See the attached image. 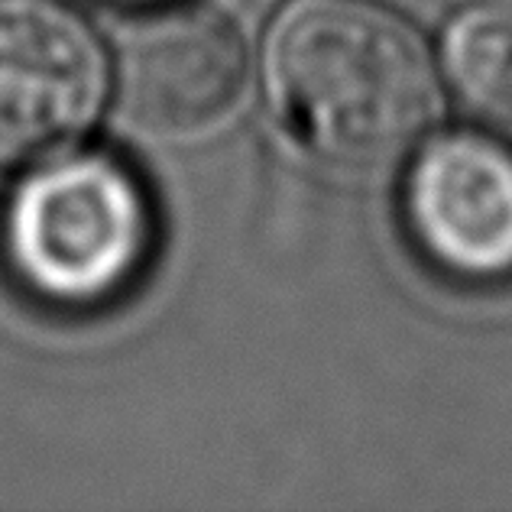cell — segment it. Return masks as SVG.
<instances>
[{
    "mask_svg": "<svg viewBox=\"0 0 512 512\" xmlns=\"http://www.w3.org/2000/svg\"><path fill=\"white\" fill-rule=\"evenodd\" d=\"M444 62L467 107L512 127V7L464 13L448 30Z\"/></svg>",
    "mask_w": 512,
    "mask_h": 512,
    "instance_id": "6",
    "label": "cell"
},
{
    "mask_svg": "<svg viewBox=\"0 0 512 512\" xmlns=\"http://www.w3.org/2000/svg\"><path fill=\"white\" fill-rule=\"evenodd\" d=\"M263 78L292 137L344 169L393 163L438 98L422 36L376 0H286L263 39Z\"/></svg>",
    "mask_w": 512,
    "mask_h": 512,
    "instance_id": "1",
    "label": "cell"
},
{
    "mask_svg": "<svg viewBox=\"0 0 512 512\" xmlns=\"http://www.w3.org/2000/svg\"><path fill=\"white\" fill-rule=\"evenodd\" d=\"M107 94V59L62 0H0V166L75 143Z\"/></svg>",
    "mask_w": 512,
    "mask_h": 512,
    "instance_id": "3",
    "label": "cell"
},
{
    "mask_svg": "<svg viewBox=\"0 0 512 512\" xmlns=\"http://www.w3.org/2000/svg\"><path fill=\"white\" fill-rule=\"evenodd\" d=\"M156 237L153 205L124 163L78 153L43 163L13 188L4 260L39 302L94 308L133 286Z\"/></svg>",
    "mask_w": 512,
    "mask_h": 512,
    "instance_id": "2",
    "label": "cell"
},
{
    "mask_svg": "<svg viewBox=\"0 0 512 512\" xmlns=\"http://www.w3.org/2000/svg\"><path fill=\"white\" fill-rule=\"evenodd\" d=\"M247 85L244 39L208 7H166L127 30L117 52V98L133 127L185 140L234 114Z\"/></svg>",
    "mask_w": 512,
    "mask_h": 512,
    "instance_id": "5",
    "label": "cell"
},
{
    "mask_svg": "<svg viewBox=\"0 0 512 512\" xmlns=\"http://www.w3.org/2000/svg\"><path fill=\"white\" fill-rule=\"evenodd\" d=\"M402 221L422 260L470 286L512 279V146L474 130L441 133L402 185Z\"/></svg>",
    "mask_w": 512,
    "mask_h": 512,
    "instance_id": "4",
    "label": "cell"
}]
</instances>
